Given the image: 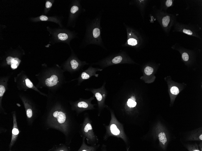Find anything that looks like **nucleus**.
<instances>
[{
    "label": "nucleus",
    "mask_w": 202,
    "mask_h": 151,
    "mask_svg": "<svg viewBox=\"0 0 202 151\" xmlns=\"http://www.w3.org/2000/svg\"><path fill=\"white\" fill-rule=\"evenodd\" d=\"M109 110L111 113V119L108 125L103 124L106 129L104 140L106 141L111 137L120 138L128 147V140L124 130L123 125L119 121L114 111L111 109Z\"/></svg>",
    "instance_id": "f03ea898"
},
{
    "label": "nucleus",
    "mask_w": 202,
    "mask_h": 151,
    "mask_svg": "<svg viewBox=\"0 0 202 151\" xmlns=\"http://www.w3.org/2000/svg\"><path fill=\"white\" fill-rule=\"evenodd\" d=\"M172 0H167L166 2V5L167 7H170L172 5Z\"/></svg>",
    "instance_id": "a878e982"
},
{
    "label": "nucleus",
    "mask_w": 202,
    "mask_h": 151,
    "mask_svg": "<svg viewBox=\"0 0 202 151\" xmlns=\"http://www.w3.org/2000/svg\"><path fill=\"white\" fill-rule=\"evenodd\" d=\"M26 114L28 118H31L32 115V111L31 109H28L26 111Z\"/></svg>",
    "instance_id": "5701e85b"
},
{
    "label": "nucleus",
    "mask_w": 202,
    "mask_h": 151,
    "mask_svg": "<svg viewBox=\"0 0 202 151\" xmlns=\"http://www.w3.org/2000/svg\"><path fill=\"white\" fill-rule=\"evenodd\" d=\"M182 58L184 61H187L189 60V56L187 53H184L182 54Z\"/></svg>",
    "instance_id": "412c9836"
},
{
    "label": "nucleus",
    "mask_w": 202,
    "mask_h": 151,
    "mask_svg": "<svg viewBox=\"0 0 202 151\" xmlns=\"http://www.w3.org/2000/svg\"><path fill=\"white\" fill-rule=\"evenodd\" d=\"M5 92V89L3 85H1L0 86V97H2Z\"/></svg>",
    "instance_id": "aec40b11"
},
{
    "label": "nucleus",
    "mask_w": 202,
    "mask_h": 151,
    "mask_svg": "<svg viewBox=\"0 0 202 151\" xmlns=\"http://www.w3.org/2000/svg\"><path fill=\"white\" fill-rule=\"evenodd\" d=\"M159 139L160 142L164 144L167 141L165 134L164 132L160 133L158 135Z\"/></svg>",
    "instance_id": "2eb2a0df"
},
{
    "label": "nucleus",
    "mask_w": 202,
    "mask_h": 151,
    "mask_svg": "<svg viewBox=\"0 0 202 151\" xmlns=\"http://www.w3.org/2000/svg\"><path fill=\"white\" fill-rule=\"evenodd\" d=\"M42 21H47L48 20V17L46 16L42 15L40 18Z\"/></svg>",
    "instance_id": "393cba45"
},
{
    "label": "nucleus",
    "mask_w": 202,
    "mask_h": 151,
    "mask_svg": "<svg viewBox=\"0 0 202 151\" xmlns=\"http://www.w3.org/2000/svg\"><path fill=\"white\" fill-rule=\"evenodd\" d=\"M94 97V96L88 99L80 98L76 101H72L71 102L72 110L74 111L78 116L85 111L94 110L95 105L92 104L91 102Z\"/></svg>",
    "instance_id": "423d86ee"
},
{
    "label": "nucleus",
    "mask_w": 202,
    "mask_h": 151,
    "mask_svg": "<svg viewBox=\"0 0 202 151\" xmlns=\"http://www.w3.org/2000/svg\"><path fill=\"white\" fill-rule=\"evenodd\" d=\"M183 32L189 35H192L193 34L192 32L190 30L186 29H184L183 30Z\"/></svg>",
    "instance_id": "b1692460"
},
{
    "label": "nucleus",
    "mask_w": 202,
    "mask_h": 151,
    "mask_svg": "<svg viewBox=\"0 0 202 151\" xmlns=\"http://www.w3.org/2000/svg\"><path fill=\"white\" fill-rule=\"evenodd\" d=\"M171 91L172 94L177 95L179 93V90L178 88L176 86L172 87L171 89Z\"/></svg>",
    "instance_id": "a211bd4d"
},
{
    "label": "nucleus",
    "mask_w": 202,
    "mask_h": 151,
    "mask_svg": "<svg viewBox=\"0 0 202 151\" xmlns=\"http://www.w3.org/2000/svg\"><path fill=\"white\" fill-rule=\"evenodd\" d=\"M199 138L201 140H202V134H201V135H200V136L199 137Z\"/></svg>",
    "instance_id": "bb28decb"
},
{
    "label": "nucleus",
    "mask_w": 202,
    "mask_h": 151,
    "mask_svg": "<svg viewBox=\"0 0 202 151\" xmlns=\"http://www.w3.org/2000/svg\"><path fill=\"white\" fill-rule=\"evenodd\" d=\"M53 3L50 1H47L46 4V9H50L52 6Z\"/></svg>",
    "instance_id": "4be33fe9"
},
{
    "label": "nucleus",
    "mask_w": 202,
    "mask_h": 151,
    "mask_svg": "<svg viewBox=\"0 0 202 151\" xmlns=\"http://www.w3.org/2000/svg\"><path fill=\"white\" fill-rule=\"evenodd\" d=\"M136 99L135 97L133 96H131L130 98L128 100L127 102L126 105L127 107L125 109V110L118 116L119 117L128 108L131 109L135 107L137 104V103L136 102Z\"/></svg>",
    "instance_id": "4468645a"
},
{
    "label": "nucleus",
    "mask_w": 202,
    "mask_h": 151,
    "mask_svg": "<svg viewBox=\"0 0 202 151\" xmlns=\"http://www.w3.org/2000/svg\"><path fill=\"white\" fill-rule=\"evenodd\" d=\"M104 11L101 10L93 19L85 21V32L79 47L83 48L90 44H95L104 47L102 37V28L101 21Z\"/></svg>",
    "instance_id": "f257e3e1"
},
{
    "label": "nucleus",
    "mask_w": 202,
    "mask_h": 151,
    "mask_svg": "<svg viewBox=\"0 0 202 151\" xmlns=\"http://www.w3.org/2000/svg\"><path fill=\"white\" fill-rule=\"evenodd\" d=\"M59 80L58 75L56 74H52L46 79L45 83L47 87H53L58 85L59 82Z\"/></svg>",
    "instance_id": "9d476101"
},
{
    "label": "nucleus",
    "mask_w": 202,
    "mask_h": 151,
    "mask_svg": "<svg viewBox=\"0 0 202 151\" xmlns=\"http://www.w3.org/2000/svg\"><path fill=\"white\" fill-rule=\"evenodd\" d=\"M13 127L12 130V137L11 143V146H12L15 141L16 140L19 133L18 129L16 122V118L15 116L13 117Z\"/></svg>",
    "instance_id": "ddd939ff"
},
{
    "label": "nucleus",
    "mask_w": 202,
    "mask_h": 151,
    "mask_svg": "<svg viewBox=\"0 0 202 151\" xmlns=\"http://www.w3.org/2000/svg\"><path fill=\"white\" fill-rule=\"evenodd\" d=\"M103 69L98 68H94L91 66L82 72L79 77L75 80L78 81L77 85H80L84 81L90 78L93 76L98 77V74H97L96 72L97 71H102Z\"/></svg>",
    "instance_id": "1a4fd4ad"
},
{
    "label": "nucleus",
    "mask_w": 202,
    "mask_h": 151,
    "mask_svg": "<svg viewBox=\"0 0 202 151\" xmlns=\"http://www.w3.org/2000/svg\"><path fill=\"white\" fill-rule=\"evenodd\" d=\"M72 53L66 64L67 69L71 73H76L82 70L85 66L89 64L85 61H81L72 49Z\"/></svg>",
    "instance_id": "6e6552de"
},
{
    "label": "nucleus",
    "mask_w": 202,
    "mask_h": 151,
    "mask_svg": "<svg viewBox=\"0 0 202 151\" xmlns=\"http://www.w3.org/2000/svg\"><path fill=\"white\" fill-rule=\"evenodd\" d=\"M170 21V17L169 16H166L164 17L162 20V24L164 27H166L169 24Z\"/></svg>",
    "instance_id": "dca6fc26"
},
{
    "label": "nucleus",
    "mask_w": 202,
    "mask_h": 151,
    "mask_svg": "<svg viewBox=\"0 0 202 151\" xmlns=\"http://www.w3.org/2000/svg\"><path fill=\"white\" fill-rule=\"evenodd\" d=\"M80 0L72 1L70 9L69 24L72 27H76L77 21L79 16L86 12L81 4Z\"/></svg>",
    "instance_id": "39448f33"
},
{
    "label": "nucleus",
    "mask_w": 202,
    "mask_h": 151,
    "mask_svg": "<svg viewBox=\"0 0 202 151\" xmlns=\"http://www.w3.org/2000/svg\"><path fill=\"white\" fill-rule=\"evenodd\" d=\"M153 69L151 67L148 66L146 67L144 70L145 73L147 75H151L153 72Z\"/></svg>",
    "instance_id": "f3484780"
},
{
    "label": "nucleus",
    "mask_w": 202,
    "mask_h": 151,
    "mask_svg": "<svg viewBox=\"0 0 202 151\" xmlns=\"http://www.w3.org/2000/svg\"><path fill=\"white\" fill-rule=\"evenodd\" d=\"M105 83L100 88L98 89L86 88V90L92 93L97 101L98 106V116H100L104 109L107 107L105 104L107 95V92L105 88Z\"/></svg>",
    "instance_id": "20e7f679"
},
{
    "label": "nucleus",
    "mask_w": 202,
    "mask_h": 151,
    "mask_svg": "<svg viewBox=\"0 0 202 151\" xmlns=\"http://www.w3.org/2000/svg\"><path fill=\"white\" fill-rule=\"evenodd\" d=\"M25 82L27 86L30 88H31L33 87L32 83L28 78H26L25 80Z\"/></svg>",
    "instance_id": "6ab92c4d"
},
{
    "label": "nucleus",
    "mask_w": 202,
    "mask_h": 151,
    "mask_svg": "<svg viewBox=\"0 0 202 151\" xmlns=\"http://www.w3.org/2000/svg\"><path fill=\"white\" fill-rule=\"evenodd\" d=\"M6 60L7 64L11 65V68L13 70L18 67L21 61L19 58L11 56L8 57L6 58Z\"/></svg>",
    "instance_id": "9b49d317"
},
{
    "label": "nucleus",
    "mask_w": 202,
    "mask_h": 151,
    "mask_svg": "<svg viewBox=\"0 0 202 151\" xmlns=\"http://www.w3.org/2000/svg\"><path fill=\"white\" fill-rule=\"evenodd\" d=\"M92 123L89 114L85 113L83 122L80 125L79 133L81 137L86 140L88 144L95 146L98 143L99 140L94 132Z\"/></svg>",
    "instance_id": "7ed1b4c3"
},
{
    "label": "nucleus",
    "mask_w": 202,
    "mask_h": 151,
    "mask_svg": "<svg viewBox=\"0 0 202 151\" xmlns=\"http://www.w3.org/2000/svg\"><path fill=\"white\" fill-rule=\"evenodd\" d=\"M129 59L128 56L123 53H120L115 56L108 57L94 64L103 67H106L111 65L123 63H128Z\"/></svg>",
    "instance_id": "0eeeda50"
},
{
    "label": "nucleus",
    "mask_w": 202,
    "mask_h": 151,
    "mask_svg": "<svg viewBox=\"0 0 202 151\" xmlns=\"http://www.w3.org/2000/svg\"><path fill=\"white\" fill-rule=\"evenodd\" d=\"M85 138H82V144L81 147L78 150V151H95L100 146V144L95 146H88L85 143Z\"/></svg>",
    "instance_id": "f8f14e48"
}]
</instances>
